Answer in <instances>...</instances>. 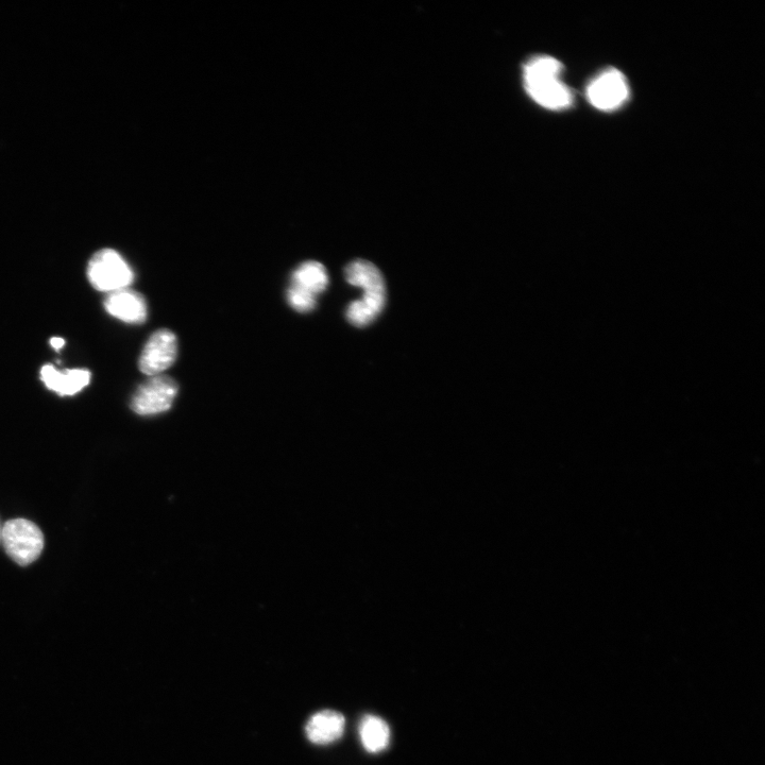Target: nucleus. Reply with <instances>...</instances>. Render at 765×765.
<instances>
[{
	"label": "nucleus",
	"mask_w": 765,
	"mask_h": 765,
	"mask_svg": "<svg viewBox=\"0 0 765 765\" xmlns=\"http://www.w3.org/2000/svg\"><path fill=\"white\" fill-rule=\"evenodd\" d=\"M329 281L326 267L315 261L301 264L292 276L293 285H297L315 296L326 291Z\"/></svg>",
	"instance_id": "nucleus-11"
},
{
	"label": "nucleus",
	"mask_w": 765,
	"mask_h": 765,
	"mask_svg": "<svg viewBox=\"0 0 765 765\" xmlns=\"http://www.w3.org/2000/svg\"><path fill=\"white\" fill-rule=\"evenodd\" d=\"M360 736L366 751L377 754L389 745L390 729L383 719L367 716L361 722Z\"/></svg>",
	"instance_id": "nucleus-12"
},
{
	"label": "nucleus",
	"mask_w": 765,
	"mask_h": 765,
	"mask_svg": "<svg viewBox=\"0 0 765 765\" xmlns=\"http://www.w3.org/2000/svg\"><path fill=\"white\" fill-rule=\"evenodd\" d=\"M179 393L177 382L167 376L152 377L142 384L131 400V408L140 416H156L172 408Z\"/></svg>",
	"instance_id": "nucleus-4"
},
{
	"label": "nucleus",
	"mask_w": 765,
	"mask_h": 765,
	"mask_svg": "<svg viewBox=\"0 0 765 765\" xmlns=\"http://www.w3.org/2000/svg\"><path fill=\"white\" fill-rule=\"evenodd\" d=\"M0 541L14 563L22 567L34 563L44 550V535L40 527L23 518L6 522Z\"/></svg>",
	"instance_id": "nucleus-2"
},
{
	"label": "nucleus",
	"mask_w": 765,
	"mask_h": 765,
	"mask_svg": "<svg viewBox=\"0 0 765 765\" xmlns=\"http://www.w3.org/2000/svg\"><path fill=\"white\" fill-rule=\"evenodd\" d=\"M178 356V339L173 331L162 329L153 333L140 356V370L156 377L174 365Z\"/></svg>",
	"instance_id": "nucleus-6"
},
{
	"label": "nucleus",
	"mask_w": 765,
	"mask_h": 765,
	"mask_svg": "<svg viewBox=\"0 0 765 765\" xmlns=\"http://www.w3.org/2000/svg\"><path fill=\"white\" fill-rule=\"evenodd\" d=\"M564 66L550 56H535L523 66L526 93L539 106L549 110H564L573 102V95L561 81Z\"/></svg>",
	"instance_id": "nucleus-1"
},
{
	"label": "nucleus",
	"mask_w": 765,
	"mask_h": 765,
	"mask_svg": "<svg viewBox=\"0 0 765 765\" xmlns=\"http://www.w3.org/2000/svg\"><path fill=\"white\" fill-rule=\"evenodd\" d=\"M345 725L342 713L333 710L321 711L306 725V735L315 744L327 745L343 736Z\"/></svg>",
	"instance_id": "nucleus-9"
},
{
	"label": "nucleus",
	"mask_w": 765,
	"mask_h": 765,
	"mask_svg": "<svg viewBox=\"0 0 765 765\" xmlns=\"http://www.w3.org/2000/svg\"><path fill=\"white\" fill-rule=\"evenodd\" d=\"M41 379L59 396H74L89 385L91 373L84 369L59 371L53 365H45L41 369Z\"/></svg>",
	"instance_id": "nucleus-8"
},
{
	"label": "nucleus",
	"mask_w": 765,
	"mask_h": 765,
	"mask_svg": "<svg viewBox=\"0 0 765 765\" xmlns=\"http://www.w3.org/2000/svg\"><path fill=\"white\" fill-rule=\"evenodd\" d=\"M286 299L289 306L301 314L314 311L317 305L315 295L293 284L287 289Z\"/></svg>",
	"instance_id": "nucleus-13"
},
{
	"label": "nucleus",
	"mask_w": 765,
	"mask_h": 765,
	"mask_svg": "<svg viewBox=\"0 0 765 765\" xmlns=\"http://www.w3.org/2000/svg\"><path fill=\"white\" fill-rule=\"evenodd\" d=\"M346 316L351 325L363 328L370 325L379 315L363 300H357L348 306Z\"/></svg>",
	"instance_id": "nucleus-14"
},
{
	"label": "nucleus",
	"mask_w": 765,
	"mask_h": 765,
	"mask_svg": "<svg viewBox=\"0 0 765 765\" xmlns=\"http://www.w3.org/2000/svg\"><path fill=\"white\" fill-rule=\"evenodd\" d=\"M0 538H2V526H0Z\"/></svg>",
	"instance_id": "nucleus-16"
},
{
	"label": "nucleus",
	"mask_w": 765,
	"mask_h": 765,
	"mask_svg": "<svg viewBox=\"0 0 765 765\" xmlns=\"http://www.w3.org/2000/svg\"><path fill=\"white\" fill-rule=\"evenodd\" d=\"M88 278L97 291L111 294L128 288L134 281V271L121 254L104 249L93 255Z\"/></svg>",
	"instance_id": "nucleus-3"
},
{
	"label": "nucleus",
	"mask_w": 765,
	"mask_h": 765,
	"mask_svg": "<svg viewBox=\"0 0 765 765\" xmlns=\"http://www.w3.org/2000/svg\"><path fill=\"white\" fill-rule=\"evenodd\" d=\"M50 345L53 346L56 350H60L64 345V339L60 337H54L50 339Z\"/></svg>",
	"instance_id": "nucleus-15"
},
{
	"label": "nucleus",
	"mask_w": 765,
	"mask_h": 765,
	"mask_svg": "<svg viewBox=\"0 0 765 765\" xmlns=\"http://www.w3.org/2000/svg\"><path fill=\"white\" fill-rule=\"evenodd\" d=\"M346 280L349 284L362 287L365 294L386 295V288L381 271L374 264L357 260L345 269Z\"/></svg>",
	"instance_id": "nucleus-10"
},
{
	"label": "nucleus",
	"mask_w": 765,
	"mask_h": 765,
	"mask_svg": "<svg viewBox=\"0 0 765 765\" xmlns=\"http://www.w3.org/2000/svg\"><path fill=\"white\" fill-rule=\"evenodd\" d=\"M105 309L112 317L130 325H141L148 316L144 296L128 288L109 294L105 300Z\"/></svg>",
	"instance_id": "nucleus-7"
},
{
	"label": "nucleus",
	"mask_w": 765,
	"mask_h": 765,
	"mask_svg": "<svg viewBox=\"0 0 765 765\" xmlns=\"http://www.w3.org/2000/svg\"><path fill=\"white\" fill-rule=\"evenodd\" d=\"M587 97L599 110H617L629 97L628 82L617 68H608L589 83Z\"/></svg>",
	"instance_id": "nucleus-5"
}]
</instances>
